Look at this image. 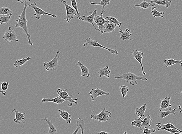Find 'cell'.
<instances>
[{
    "instance_id": "1",
    "label": "cell",
    "mask_w": 182,
    "mask_h": 134,
    "mask_svg": "<svg viewBox=\"0 0 182 134\" xmlns=\"http://www.w3.org/2000/svg\"><path fill=\"white\" fill-rule=\"evenodd\" d=\"M29 5L28 2L24 3V7L22 12L20 15L18 16L19 19L16 21L17 24H16L15 27L17 28L20 27L24 29V33H25L27 35V37L25 39H28L29 45L32 46L33 43L30 39L31 36L29 35V30L28 28L27 22L28 21L26 18V9Z\"/></svg>"
},
{
    "instance_id": "2",
    "label": "cell",
    "mask_w": 182,
    "mask_h": 134,
    "mask_svg": "<svg viewBox=\"0 0 182 134\" xmlns=\"http://www.w3.org/2000/svg\"><path fill=\"white\" fill-rule=\"evenodd\" d=\"M115 79L118 78H121V79L126 80V82H129L131 85L132 86H134L137 84V80L139 79L142 80L144 81H147V78L144 77L137 76L134 73L130 72H127L124 73L122 76L117 77H115Z\"/></svg>"
},
{
    "instance_id": "3",
    "label": "cell",
    "mask_w": 182,
    "mask_h": 134,
    "mask_svg": "<svg viewBox=\"0 0 182 134\" xmlns=\"http://www.w3.org/2000/svg\"><path fill=\"white\" fill-rule=\"evenodd\" d=\"M111 117V112L106 110V108H105L99 114H91V118L93 121L96 120L99 122H107L110 120Z\"/></svg>"
},
{
    "instance_id": "4",
    "label": "cell",
    "mask_w": 182,
    "mask_h": 134,
    "mask_svg": "<svg viewBox=\"0 0 182 134\" xmlns=\"http://www.w3.org/2000/svg\"><path fill=\"white\" fill-rule=\"evenodd\" d=\"M83 47H99L103 48L109 51L111 54H115L116 55H118V52L116 49H111L107 47L103 46L101 45L96 41L92 40L91 38H86L85 40V42L83 44Z\"/></svg>"
},
{
    "instance_id": "5",
    "label": "cell",
    "mask_w": 182,
    "mask_h": 134,
    "mask_svg": "<svg viewBox=\"0 0 182 134\" xmlns=\"http://www.w3.org/2000/svg\"><path fill=\"white\" fill-rule=\"evenodd\" d=\"M67 89L62 90L61 89H58L57 90V92L59 96L62 98L68 101V106L69 107H72L73 106V103H75L77 105H78V102L77 101L78 100V98L75 99L73 96L69 95L68 93L67 92Z\"/></svg>"
},
{
    "instance_id": "6",
    "label": "cell",
    "mask_w": 182,
    "mask_h": 134,
    "mask_svg": "<svg viewBox=\"0 0 182 134\" xmlns=\"http://www.w3.org/2000/svg\"><path fill=\"white\" fill-rule=\"evenodd\" d=\"M37 3L34 2L32 4H31L29 5V7L32 8L34 9L35 11V14H34V15L36 16V18L37 19H40L41 18V17L42 15H47L52 16L53 18H56L57 16L56 15L52 14L46 12L43 10L40 9V8L38 7L37 6Z\"/></svg>"
},
{
    "instance_id": "7",
    "label": "cell",
    "mask_w": 182,
    "mask_h": 134,
    "mask_svg": "<svg viewBox=\"0 0 182 134\" xmlns=\"http://www.w3.org/2000/svg\"><path fill=\"white\" fill-rule=\"evenodd\" d=\"M60 54V51H58L56 55L53 59L49 62H45L44 63V66L47 71H50L52 68L53 70H56L58 66V62Z\"/></svg>"
},
{
    "instance_id": "8",
    "label": "cell",
    "mask_w": 182,
    "mask_h": 134,
    "mask_svg": "<svg viewBox=\"0 0 182 134\" xmlns=\"http://www.w3.org/2000/svg\"><path fill=\"white\" fill-rule=\"evenodd\" d=\"M61 2L64 5L66 10L67 16L65 18V20L67 22H70L72 19L73 18L74 16L78 17L77 11L74 8L67 4L66 1L64 0H62Z\"/></svg>"
},
{
    "instance_id": "9",
    "label": "cell",
    "mask_w": 182,
    "mask_h": 134,
    "mask_svg": "<svg viewBox=\"0 0 182 134\" xmlns=\"http://www.w3.org/2000/svg\"><path fill=\"white\" fill-rule=\"evenodd\" d=\"M3 38L7 42H17L19 41L17 34L11 27H9L4 33Z\"/></svg>"
},
{
    "instance_id": "10",
    "label": "cell",
    "mask_w": 182,
    "mask_h": 134,
    "mask_svg": "<svg viewBox=\"0 0 182 134\" xmlns=\"http://www.w3.org/2000/svg\"><path fill=\"white\" fill-rule=\"evenodd\" d=\"M103 12H102L101 16H98L96 14L94 19V22L96 23L98 26V28L97 30L101 32V34H103V30L104 29V25L107 21H106L103 17Z\"/></svg>"
},
{
    "instance_id": "11",
    "label": "cell",
    "mask_w": 182,
    "mask_h": 134,
    "mask_svg": "<svg viewBox=\"0 0 182 134\" xmlns=\"http://www.w3.org/2000/svg\"><path fill=\"white\" fill-rule=\"evenodd\" d=\"M132 53L133 57L140 63L141 66L142 67V74L144 76H145L146 73L144 71V67L142 63V59L143 58V55H144L143 52L135 49L132 51Z\"/></svg>"
},
{
    "instance_id": "12",
    "label": "cell",
    "mask_w": 182,
    "mask_h": 134,
    "mask_svg": "<svg viewBox=\"0 0 182 134\" xmlns=\"http://www.w3.org/2000/svg\"><path fill=\"white\" fill-rule=\"evenodd\" d=\"M89 94L91 96L92 100L94 101L95 99L97 97H99V96L103 95H109L110 93L105 92V91L97 87L96 89H92L89 92Z\"/></svg>"
},
{
    "instance_id": "13",
    "label": "cell",
    "mask_w": 182,
    "mask_h": 134,
    "mask_svg": "<svg viewBox=\"0 0 182 134\" xmlns=\"http://www.w3.org/2000/svg\"><path fill=\"white\" fill-rule=\"evenodd\" d=\"M13 112H14L16 114L15 118L14 119V121L16 124L19 123H25L26 122L25 120V116L26 114V112H24V113H21L19 112V111L16 110V109H14L11 112V113Z\"/></svg>"
},
{
    "instance_id": "14",
    "label": "cell",
    "mask_w": 182,
    "mask_h": 134,
    "mask_svg": "<svg viewBox=\"0 0 182 134\" xmlns=\"http://www.w3.org/2000/svg\"><path fill=\"white\" fill-rule=\"evenodd\" d=\"M91 13V14L90 15L86 17L84 16H81V17L80 18V21H84V22H87L89 23L90 24H92L93 26L94 27L95 29L96 30H97V29L96 27H95L94 24V21L95 18V16L97 13L98 11L97 10L95 9L93 12H86Z\"/></svg>"
},
{
    "instance_id": "15",
    "label": "cell",
    "mask_w": 182,
    "mask_h": 134,
    "mask_svg": "<svg viewBox=\"0 0 182 134\" xmlns=\"http://www.w3.org/2000/svg\"><path fill=\"white\" fill-rule=\"evenodd\" d=\"M171 99V97L166 96L164 99H162L160 107L158 108L159 110L164 111L168 108L172 107L173 106L170 103V101Z\"/></svg>"
},
{
    "instance_id": "16",
    "label": "cell",
    "mask_w": 182,
    "mask_h": 134,
    "mask_svg": "<svg viewBox=\"0 0 182 134\" xmlns=\"http://www.w3.org/2000/svg\"><path fill=\"white\" fill-rule=\"evenodd\" d=\"M75 65H78L80 67L81 70V76L83 77H89L90 76L89 71H91V69H88L86 66L83 65L82 62L80 61H78V63L75 64Z\"/></svg>"
},
{
    "instance_id": "17",
    "label": "cell",
    "mask_w": 182,
    "mask_h": 134,
    "mask_svg": "<svg viewBox=\"0 0 182 134\" xmlns=\"http://www.w3.org/2000/svg\"><path fill=\"white\" fill-rule=\"evenodd\" d=\"M116 27L117 26L115 24L108 21L104 24L103 33H109V32H114Z\"/></svg>"
},
{
    "instance_id": "18",
    "label": "cell",
    "mask_w": 182,
    "mask_h": 134,
    "mask_svg": "<svg viewBox=\"0 0 182 134\" xmlns=\"http://www.w3.org/2000/svg\"><path fill=\"white\" fill-rule=\"evenodd\" d=\"M119 32L120 34V40H129L131 41H133L130 38V37L132 35L131 33V31L128 29H126L124 32L122 29H119Z\"/></svg>"
},
{
    "instance_id": "19",
    "label": "cell",
    "mask_w": 182,
    "mask_h": 134,
    "mask_svg": "<svg viewBox=\"0 0 182 134\" xmlns=\"http://www.w3.org/2000/svg\"><path fill=\"white\" fill-rule=\"evenodd\" d=\"M58 112L60 113L61 117L66 121L67 123L70 124L71 122L72 115L65 110L59 109Z\"/></svg>"
},
{
    "instance_id": "20",
    "label": "cell",
    "mask_w": 182,
    "mask_h": 134,
    "mask_svg": "<svg viewBox=\"0 0 182 134\" xmlns=\"http://www.w3.org/2000/svg\"><path fill=\"white\" fill-rule=\"evenodd\" d=\"M111 73V71L109 69V67L106 66L104 68H101L98 72L99 77H102L103 76L106 77V78L110 77V74Z\"/></svg>"
},
{
    "instance_id": "21",
    "label": "cell",
    "mask_w": 182,
    "mask_h": 134,
    "mask_svg": "<svg viewBox=\"0 0 182 134\" xmlns=\"http://www.w3.org/2000/svg\"><path fill=\"white\" fill-rule=\"evenodd\" d=\"M153 3L159 6H165L167 8L171 5L172 1L171 0H152L150 2V4Z\"/></svg>"
},
{
    "instance_id": "22",
    "label": "cell",
    "mask_w": 182,
    "mask_h": 134,
    "mask_svg": "<svg viewBox=\"0 0 182 134\" xmlns=\"http://www.w3.org/2000/svg\"><path fill=\"white\" fill-rule=\"evenodd\" d=\"M172 107H170L169 109V110L168 111H166V112H163V111L161 110H159L160 112L159 113V116L160 117L161 119H163L165 118V117H168L169 115H170V114H174L175 116L176 115L175 114V113L176 112H176V109L177 108H175V109H173V110L171 111V109H172Z\"/></svg>"
},
{
    "instance_id": "23",
    "label": "cell",
    "mask_w": 182,
    "mask_h": 134,
    "mask_svg": "<svg viewBox=\"0 0 182 134\" xmlns=\"http://www.w3.org/2000/svg\"><path fill=\"white\" fill-rule=\"evenodd\" d=\"M163 65H165L166 67L175 64L179 63L182 67V61L181 60H176L174 59L168 58L164 60Z\"/></svg>"
},
{
    "instance_id": "24",
    "label": "cell",
    "mask_w": 182,
    "mask_h": 134,
    "mask_svg": "<svg viewBox=\"0 0 182 134\" xmlns=\"http://www.w3.org/2000/svg\"><path fill=\"white\" fill-rule=\"evenodd\" d=\"M66 100L62 98L60 96H58L56 97L55 98L53 99H42V102L43 103L47 102H53L57 104H62L66 101Z\"/></svg>"
},
{
    "instance_id": "25",
    "label": "cell",
    "mask_w": 182,
    "mask_h": 134,
    "mask_svg": "<svg viewBox=\"0 0 182 134\" xmlns=\"http://www.w3.org/2000/svg\"><path fill=\"white\" fill-rule=\"evenodd\" d=\"M41 120H45L47 122L49 127L48 134H56L57 133V129L54 125L52 121L49 120L48 118L41 119Z\"/></svg>"
},
{
    "instance_id": "26",
    "label": "cell",
    "mask_w": 182,
    "mask_h": 134,
    "mask_svg": "<svg viewBox=\"0 0 182 134\" xmlns=\"http://www.w3.org/2000/svg\"><path fill=\"white\" fill-rule=\"evenodd\" d=\"M155 5V3H151L150 4V2L148 3L144 0L140 4H137L135 5V7H139L142 9H147L150 7H153Z\"/></svg>"
},
{
    "instance_id": "27",
    "label": "cell",
    "mask_w": 182,
    "mask_h": 134,
    "mask_svg": "<svg viewBox=\"0 0 182 134\" xmlns=\"http://www.w3.org/2000/svg\"><path fill=\"white\" fill-rule=\"evenodd\" d=\"M147 109V104L145 103L142 107H137L136 109V114L139 117H143L145 116V112Z\"/></svg>"
},
{
    "instance_id": "28",
    "label": "cell",
    "mask_w": 182,
    "mask_h": 134,
    "mask_svg": "<svg viewBox=\"0 0 182 134\" xmlns=\"http://www.w3.org/2000/svg\"><path fill=\"white\" fill-rule=\"evenodd\" d=\"M32 58L30 57H27L26 58H23L22 59L18 60L14 62V66L16 68H19L21 66L24 65L27 62L29 61Z\"/></svg>"
},
{
    "instance_id": "29",
    "label": "cell",
    "mask_w": 182,
    "mask_h": 134,
    "mask_svg": "<svg viewBox=\"0 0 182 134\" xmlns=\"http://www.w3.org/2000/svg\"><path fill=\"white\" fill-rule=\"evenodd\" d=\"M152 119L150 115H148L147 117L144 119L142 125V127H144L145 128L149 129L152 125Z\"/></svg>"
},
{
    "instance_id": "30",
    "label": "cell",
    "mask_w": 182,
    "mask_h": 134,
    "mask_svg": "<svg viewBox=\"0 0 182 134\" xmlns=\"http://www.w3.org/2000/svg\"><path fill=\"white\" fill-rule=\"evenodd\" d=\"M156 127H157V129L158 131H160L162 130H164L166 131L167 132H169L170 133H173V134H181L182 133L181 132L179 131L178 130H176V129H172V128H165V127L160 126L157 125H156Z\"/></svg>"
},
{
    "instance_id": "31",
    "label": "cell",
    "mask_w": 182,
    "mask_h": 134,
    "mask_svg": "<svg viewBox=\"0 0 182 134\" xmlns=\"http://www.w3.org/2000/svg\"><path fill=\"white\" fill-rule=\"evenodd\" d=\"M143 122L142 120V117H139L138 118H135L134 121L131 122V125L132 126H135L137 127H139L142 131H143L142 128V125Z\"/></svg>"
},
{
    "instance_id": "32",
    "label": "cell",
    "mask_w": 182,
    "mask_h": 134,
    "mask_svg": "<svg viewBox=\"0 0 182 134\" xmlns=\"http://www.w3.org/2000/svg\"><path fill=\"white\" fill-rule=\"evenodd\" d=\"M104 19L106 21H110V22L115 24L118 27V29H120L122 23L119 22L115 17H112V16H108V17L105 18Z\"/></svg>"
},
{
    "instance_id": "33",
    "label": "cell",
    "mask_w": 182,
    "mask_h": 134,
    "mask_svg": "<svg viewBox=\"0 0 182 134\" xmlns=\"http://www.w3.org/2000/svg\"><path fill=\"white\" fill-rule=\"evenodd\" d=\"M152 11H151V13L154 16V17H162V18H164V17L163 16H162V14H165V12H163V11H161V12H159V11L157 10L156 7H152Z\"/></svg>"
},
{
    "instance_id": "34",
    "label": "cell",
    "mask_w": 182,
    "mask_h": 134,
    "mask_svg": "<svg viewBox=\"0 0 182 134\" xmlns=\"http://www.w3.org/2000/svg\"><path fill=\"white\" fill-rule=\"evenodd\" d=\"M13 14L12 10L8 7H3L0 9V15H11Z\"/></svg>"
},
{
    "instance_id": "35",
    "label": "cell",
    "mask_w": 182,
    "mask_h": 134,
    "mask_svg": "<svg viewBox=\"0 0 182 134\" xmlns=\"http://www.w3.org/2000/svg\"><path fill=\"white\" fill-rule=\"evenodd\" d=\"M111 0H101L100 2L99 3L93 2L90 1V4L92 5H99L102 6V12H104V8L106 6L109 5Z\"/></svg>"
},
{
    "instance_id": "36",
    "label": "cell",
    "mask_w": 182,
    "mask_h": 134,
    "mask_svg": "<svg viewBox=\"0 0 182 134\" xmlns=\"http://www.w3.org/2000/svg\"><path fill=\"white\" fill-rule=\"evenodd\" d=\"M9 86V83L8 82H3L1 83V89L2 90L0 91L3 96H6V91L8 88Z\"/></svg>"
},
{
    "instance_id": "37",
    "label": "cell",
    "mask_w": 182,
    "mask_h": 134,
    "mask_svg": "<svg viewBox=\"0 0 182 134\" xmlns=\"http://www.w3.org/2000/svg\"><path fill=\"white\" fill-rule=\"evenodd\" d=\"M156 125L160 126L161 127H165V128L176 129V130L179 131L182 133V131L180 130L179 129L177 128V127H175L174 125H173V124L170 123L169 122H168V123L167 124H165V125H164L163 124L160 123V122H159V123H157Z\"/></svg>"
},
{
    "instance_id": "38",
    "label": "cell",
    "mask_w": 182,
    "mask_h": 134,
    "mask_svg": "<svg viewBox=\"0 0 182 134\" xmlns=\"http://www.w3.org/2000/svg\"><path fill=\"white\" fill-rule=\"evenodd\" d=\"M77 126L80 127L81 130V133L83 134L84 133L85 127V122L81 118H78L77 122Z\"/></svg>"
},
{
    "instance_id": "39",
    "label": "cell",
    "mask_w": 182,
    "mask_h": 134,
    "mask_svg": "<svg viewBox=\"0 0 182 134\" xmlns=\"http://www.w3.org/2000/svg\"><path fill=\"white\" fill-rule=\"evenodd\" d=\"M120 90L121 95H122L123 97L124 98L127 94L128 92L129 89L128 87L125 86H121L120 87Z\"/></svg>"
},
{
    "instance_id": "40",
    "label": "cell",
    "mask_w": 182,
    "mask_h": 134,
    "mask_svg": "<svg viewBox=\"0 0 182 134\" xmlns=\"http://www.w3.org/2000/svg\"><path fill=\"white\" fill-rule=\"evenodd\" d=\"M71 2L72 7L77 11V14H78V16L77 18L79 19L81 16H80V13L78 10V4H77L76 0H71Z\"/></svg>"
},
{
    "instance_id": "41",
    "label": "cell",
    "mask_w": 182,
    "mask_h": 134,
    "mask_svg": "<svg viewBox=\"0 0 182 134\" xmlns=\"http://www.w3.org/2000/svg\"><path fill=\"white\" fill-rule=\"evenodd\" d=\"M12 15H8L4 17H0V24H1L3 23H6L8 24L9 23V21L10 20L11 17Z\"/></svg>"
},
{
    "instance_id": "42",
    "label": "cell",
    "mask_w": 182,
    "mask_h": 134,
    "mask_svg": "<svg viewBox=\"0 0 182 134\" xmlns=\"http://www.w3.org/2000/svg\"><path fill=\"white\" fill-rule=\"evenodd\" d=\"M156 132V130L154 128H152V129H148L147 128H145L143 131L142 132V134H150L152 133H155Z\"/></svg>"
},
{
    "instance_id": "43",
    "label": "cell",
    "mask_w": 182,
    "mask_h": 134,
    "mask_svg": "<svg viewBox=\"0 0 182 134\" xmlns=\"http://www.w3.org/2000/svg\"><path fill=\"white\" fill-rule=\"evenodd\" d=\"M17 1L23 4L24 3L28 2H30L31 0H17Z\"/></svg>"
},
{
    "instance_id": "44",
    "label": "cell",
    "mask_w": 182,
    "mask_h": 134,
    "mask_svg": "<svg viewBox=\"0 0 182 134\" xmlns=\"http://www.w3.org/2000/svg\"><path fill=\"white\" fill-rule=\"evenodd\" d=\"M80 127H78V128H77L76 129V130H75V131L73 132V134H76L78 133V130H80Z\"/></svg>"
},
{
    "instance_id": "45",
    "label": "cell",
    "mask_w": 182,
    "mask_h": 134,
    "mask_svg": "<svg viewBox=\"0 0 182 134\" xmlns=\"http://www.w3.org/2000/svg\"><path fill=\"white\" fill-rule=\"evenodd\" d=\"M98 134H109V133H107V132H99V133H98Z\"/></svg>"
},
{
    "instance_id": "46",
    "label": "cell",
    "mask_w": 182,
    "mask_h": 134,
    "mask_svg": "<svg viewBox=\"0 0 182 134\" xmlns=\"http://www.w3.org/2000/svg\"><path fill=\"white\" fill-rule=\"evenodd\" d=\"M178 108L179 109L180 113H182V109L181 108V106L178 105Z\"/></svg>"
},
{
    "instance_id": "47",
    "label": "cell",
    "mask_w": 182,
    "mask_h": 134,
    "mask_svg": "<svg viewBox=\"0 0 182 134\" xmlns=\"http://www.w3.org/2000/svg\"><path fill=\"white\" fill-rule=\"evenodd\" d=\"M124 134H127V132H124Z\"/></svg>"
},
{
    "instance_id": "48",
    "label": "cell",
    "mask_w": 182,
    "mask_h": 134,
    "mask_svg": "<svg viewBox=\"0 0 182 134\" xmlns=\"http://www.w3.org/2000/svg\"><path fill=\"white\" fill-rule=\"evenodd\" d=\"M182 94V92H181V93H180V94Z\"/></svg>"
}]
</instances>
